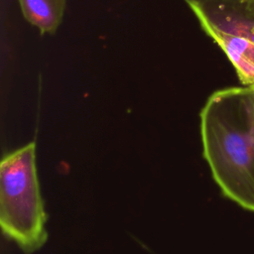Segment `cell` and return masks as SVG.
Segmentation results:
<instances>
[{
	"instance_id": "cell-1",
	"label": "cell",
	"mask_w": 254,
	"mask_h": 254,
	"mask_svg": "<svg viewBox=\"0 0 254 254\" xmlns=\"http://www.w3.org/2000/svg\"><path fill=\"white\" fill-rule=\"evenodd\" d=\"M203 157L224 196L254 212V87L210 94L200 111Z\"/></svg>"
},
{
	"instance_id": "cell-2",
	"label": "cell",
	"mask_w": 254,
	"mask_h": 254,
	"mask_svg": "<svg viewBox=\"0 0 254 254\" xmlns=\"http://www.w3.org/2000/svg\"><path fill=\"white\" fill-rule=\"evenodd\" d=\"M46 220L37 178L36 145L31 142L1 162L0 224L7 237L24 252L32 253L47 240Z\"/></svg>"
},
{
	"instance_id": "cell-3",
	"label": "cell",
	"mask_w": 254,
	"mask_h": 254,
	"mask_svg": "<svg viewBox=\"0 0 254 254\" xmlns=\"http://www.w3.org/2000/svg\"><path fill=\"white\" fill-rule=\"evenodd\" d=\"M189 6L226 55L242 85L254 87V0H211Z\"/></svg>"
},
{
	"instance_id": "cell-4",
	"label": "cell",
	"mask_w": 254,
	"mask_h": 254,
	"mask_svg": "<svg viewBox=\"0 0 254 254\" xmlns=\"http://www.w3.org/2000/svg\"><path fill=\"white\" fill-rule=\"evenodd\" d=\"M23 17L42 35H54L61 26L67 0H18Z\"/></svg>"
},
{
	"instance_id": "cell-5",
	"label": "cell",
	"mask_w": 254,
	"mask_h": 254,
	"mask_svg": "<svg viewBox=\"0 0 254 254\" xmlns=\"http://www.w3.org/2000/svg\"><path fill=\"white\" fill-rule=\"evenodd\" d=\"M188 5L192 4V3H201V2H205V1H211V0H184Z\"/></svg>"
},
{
	"instance_id": "cell-6",
	"label": "cell",
	"mask_w": 254,
	"mask_h": 254,
	"mask_svg": "<svg viewBox=\"0 0 254 254\" xmlns=\"http://www.w3.org/2000/svg\"><path fill=\"white\" fill-rule=\"evenodd\" d=\"M252 87H253V86H252Z\"/></svg>"
}]
</instances>
